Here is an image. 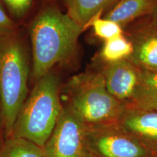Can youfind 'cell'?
Returning <instances> with one entry per match:
<instances>
[{
    "instance_id": "obj_3",
    "label": "cell",
    "mask_w": 157,
    "mask_h": 157,
    "mask_svg": "<svg viewBox=\"0 0 157 157\" xmlns=\"http://www.w3.org/2000/svg\"><path fill=\"white\" fill-rule=\"evenodd\" d=\"M26 51L15 34L0 36V109L7 139L29 95Z\"/></svg>"
},
{
    "instance_id": "obj_19",
    "label": "cell",
    "mask_w": 157,
    "mask_h": 157,
    "mask_svg": "<svg viewBox=\"0 0 157 157\" xmlns=\"http://www.w3.org/2000/svg\"><path fill=\"white\" fill-rule=\"evenodd\" d=\"M152 28L157 31V6L152 13Z\"/></svg>"
},
{
    "instance_id": "obj_9",
    "label": "cell",
    "mask_w": 157,
    "mask_h": 157,
    "mask_svg": "<svg viewBox=\"0 0 157 157\" xmlns=\"http://www.w3.org/2000/svg\"><path fill=\"white\" fill-rule=\"evenodd\" d=\"M132 42L133 52L127 60L141 70L157 72V31H143Z\"/></svg>"
},
{
    "instance_id": "obj_4",
    "label": "cell",
    "mask_w": 157,
    "mask_h": 157,
    "mask_svg": "<svg viewBox=\"0 0 157 157\" xmlns=\"http://www.w3.org/2000/svg\"><path fill=\"white\" fill-rule=\"evenodd\" d=\"M66 104L87 127L118 122L124 105L111 95L102 73L75 76L66 89Z\"/></svg>"
},
{
    "instance_id": "obj_15",
    "label": "cell",
    "mask_w": 157,
    "mask_h": 157,
    "mask_svg": "<svg viewBox=\"0 0 157 157\" xmlns=\"http://www.w3.org/2000/svg\"><path fill=\"white\" fill-rule=\"evenodd\" d=\"M100 15L93 17L88 25H92L94 33L104 41L123 35V29L120 25L106 18H101Z\"/></svg>"
},
{
    "instance_id": "obj_22",
    "label": "cell",
    "mask_w": 157,
    "mask_h": 157,
    "mask_svg": "<svg viewBox=\"0 0 157 157\" xmlns=\"http://www.w3.org/2000/svg\"><path fill=\"white\" fill-rule=\"evenodd\" d=\"M65 1H66V0H65Z\"/></svg>"
},
{
    "instance_id": "obj_14",
    "label": "cell",
    "mask_w": 157,
    "mask_h": 157,
    "mask_svg": "<svg viewBox=\"0 0 157 157\" xmlns=\"http://www.w3.org/2000/svg\"><path fill=\"white\" fill-rule=\"evenodd\" d=\"M0 157H44L42 148L24 139H7L0 150Z\"/></svg>"
},
{
    "instance_id": "obj_20",
    "label": "cell",
    "mask_w": 157,
    "mask_h": 157,
    "mask_svg": "<svg viewBox=\"0 0 157 157\" xmlns=\"http://www.w3.org/2000/svg\"><path fill=\"white\" fill-rule=\"evenodd\" d=\"M150 157H157V153H156V154H152Z\"/></svg>"
},
{
    "instance_id": "obj_12",
    "label": "cell",
    "mask_w": 157,
    "mask_h": 157,
    "mask_svg": "<svg viewBox=\"0 0 157 157\" xmlns=\"http://www.w3.org/2000/svg\"><path fill=\"white\" fill-rule=\"evenodd\" d=\"M127 106L157 111V72L141 70L140 84L132 102Z\"/></svg>"
},
{
    "instance_id": "obj_2",
    "label": "cell",
    "mask_w": 157,
    "mask_h": 157,
    "mask_svg": "<svg viewBox=\"0 0 157 157\" xmlns=\"http://www.w3.org/2000/svg\"><path fill=\"white\" fill-rule=\"evenodd\" d=\"M62 109L60 82L50 72L35 82L16 118L12 137L24 139L42 148Z\"/></svg>"
},
{
    "instance_id": "obj_6",
    "label": "cell",
    "mask_w": 157,
    "mask_h": 157,
    "mask_svg": "<svg viewBox=\"0 0 157 157\" xmlns=\"http://www.w3.org/2000/svg\"><path fill=\"white\" fill-rule=\"evenodd\" d=\"M92 157H150L152 154L119 122L87 127Z\"/></svg>"
},
{
    "instance_id": "obj_11",
    "label": "cell",
    "mask_w": 157,
    "mask_h": 157,
    "mask_svg": "<svg viewBox=\"0 0 157 157\" xmlns=\"http://www.w3.org/2000/svg\"><path fill=\"white\" fill-rule=\"evenodd\" d=\"M114 2L115 0H66L67 14L84 29L94 17Z\"/></svg>"
},
{
    "instance_id": "obj_16",
    "label": "cell",
    "mask_w": 157,
    "mask_h": 157,
    "mask_svg": "<svg viewBox=\"0 0 157 157\" xmlns=\"http://www.w3.org/2000/svg\"><path fill=\"white\" fill-rule=\"evenodd\" d=\"M2 2L12 16L22 18L31 9L34 0H2Z\"/></svg>"
},
{
    "instance_id": "obj_1",
    "label": "cell",
    "mask_w": 157,
    "mask_h": 157,
    "mask_svg": "<svg viewBox=\"0 0 157 157\" xmlns=\"http://www.w3.org/2000/svg\"><path fill=\"white\" fill-rule=\"evenodd\" d=\"M83 30L69 15L54 6H46L39 12L30 28L34 82L69 56Z\"/></svg>"
},
{
    "instance_id": "obj_17",
    "label": "cell",
    "mask_w": 157,
    "mask_h": 157,
    "mask_svg": "<svg viewBox=\"0 0 157 157\" xmlns=\"http://www.w3.org/2000/svg\"><path fill=\"white\" fill-rule=\"evenodd\" d=\"M15 25L7 14L2 0H0V36L15 34Z\"/></svg>"
},
{
    "instance_id": "obj_13",
    "label": "cell",
    "mask_w": 157,
    "mask_h": 157,
    "mask_svg": "<svg viewBox=\"0 0 157 157\" xmlns=\"http://www.w3.org/2000/svg\"><path fill=\"white\" fill-rule=\"evenodd\" d=\"M133 52L132 41L124 35L104 42L101 56L107 63L128 59Z\"/></svg>"
},
{
    "instance_id": "obj_8",
    "label": "cell",
    "mask_w": 157,
    "mask_h": 157,
    "mask_svg": "<svg viewBox=\"0 0 157 157\" xmlns=\"http://www.w3.org/2000/svg\"><path fill=\"white\" fill-rule=\"evenodd\" d=\"M118 122L151 154L157 153V111L125 106Z\"/></svg>"
},
{
    "instance_id": "obj_5",
    "label": "cell",
    "mask_w": 157,
    "mask_h": 157,
    "mask_svg": "<svg viewBox=\"0 0 157 157\" xmlns=\"http://www.w3.org/2000/svg\"><path fill=\"white\" fill-rule=\"evenodd\" d=\"M42 148L44 157H92L87 127L66 105H63L56 127Z\"/></svg>"
},
{
    "instance_id": "obj_7",
    "label": "cell",
    "mask_w": 157,
    "mask_h": 157,
    "mask_svg": "<svg viewBox=\"0 0 157 157\" xmlns=\"http://www.w3.org/2000/svg\"><path fill=\"white\" fill-rule=\"evenodd\" d=\"M102 74L109 93L124 106L128 105L140 84V68L126 59L106 63Z\"/></svg>"
},
{
    "instance_id": "obj_21",
    "label": "cell",
    "mask_w": 157,
    "mask_h": 157,
    "mask_svg": "<svg viewBox=\"0 0 157 157\" xmlns=\"http://www.w3.org/2000/svg\"><path fill=\"white\" fill-rule=\"evenodd\" d=\"M118 1V0H115V2L114 3H116V2H117Z\"/></svg>"
},
{
    "instance_id": "obj_18",
    "label": "cell",
    "mask_w": 157,
    "mask_h": 157,
    "mask_svg": "<svg viewBox=\"0 0 157 157\" xmlns=\"http://www.w3.org/2000/svg\"><path fill=\"white\" fill-rule=\"evenodd\" d=\"M6 140H7V137H6L5 127H4L2 118L1 109H0V150L3 147Z\"/></svg>"
},
{
    "instance_id": "obj_10",
    "label": "cell",
    "mask_w": 157,
    "mask_h": 157,
    "mask_svg": "<svg viewBox=\"0 0 157 157\" xmlns=\"http://www.w3.org/2000/svg\"><path fill=\"white\" fill-rule=\"evenodd\" d=\"M156 6L157 0H118L105 18L122 27L142 15L152 14Z\"/></svg>"
}]
</instances>
